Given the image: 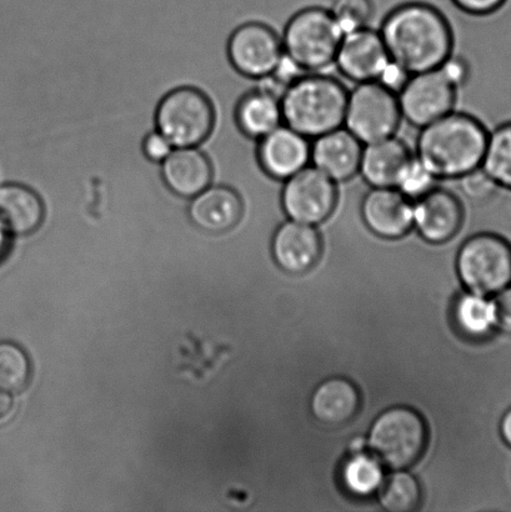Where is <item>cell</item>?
<instances>
[{
  "label": "cell",
  "mask_w": 511,
  "mask_h": 512,
  "mask_svg": "<svg viewBox=\"0 0 511 512\" xmlns=\"http://www.w3.org/2000/svg\"><path fill=\"white\" fill-rule=\"evenodd\" d=\"M310 150L312 140L283 123L258 140L255 158L267 177L283 183L310 165Z\"/></svg>",
  "instance_id": "13"
},
{
  "label": "cell",
  "mask_w": 511,
  "mask_h": 512,
  "mask_svg": "<svg viewBox=\"0 0 511 512\" xmlns=\"http://www.w3.org/2000/svg\"><path fill=\"white\" fill-rule=\"evenodd\" d=\"M188 217L195 227L210 234L230 232L242 222V194L229 184H212L189 200Z\"/></svg>",
  "instance_id": "16"
},
{
  "label": "cell",
  "mask_w": 511,
  "mask_h": 512,
  "mask_svg": "<svg viewBox=\"0 0 511 512\" xmlns=\"http://www.w3.org/2000/svg\"><path fill=\"white\" fill-rule=\"evenodd\" d=\"M507 2L508 0H452L455 7L475 17H485L498 12Z\"/></svg>",
  "instance_id": "33"
},
{
  "label": "cell",
  "mask_w": 511,
  "mask_h": 512,
  "mask_svg": "<svg viewBox=\"0 0 511 512\" xmlns=\"http://www.w3.org/2000/svg\"><path fill=\"white\" fill-rule=\"evenodd\" d=\"M402 122L398 93L382 83H358L348 93L344 128L363 144L395 137Z\"/></svg>",
  "instance_id": "7"
},
{
  "label": "cell",
  "mask_w": 511,
  "mask_h": 512,
  "mask_svg": "<svg viewBox=\"0 0 511 512\" xmlns=\"http://www.w3.org/2000/svg\"><path fill=\"white\" fill-rule=\"evenodd\" d=\"M272 252L283 270L292 274L307 273L322 256V237L314 225L288 220L275 230Z\"/></svg>",
  "instance_id": "19"
},
{
  "label": "cell",
  "mask_w": 511,
  "mask_h": 512,
  "mask_svg": "<svg viewBox=\"0 0 511 512\" xmlns=\"http://www.w3.org/2000/svg\"><path fill=\"white\" fill-rule=\"evenodd\" d=\"M413 155L408 145L395 137L364 144L359 174L370 188H395Z\"/></svg>",
  "instance_id": "21"
},
{
  "label": "cell",
  "mask_w": 511,
  "mask_h": 512,
  "mask_svg": "<svg viewBox=\"0 0 511 512\" xmlns=\"http://www.w3.org/2000/svg\"><path fill=\"white\" fill-rule=\"evenodd\" d=\"M13 398L8 391L0 390V420H3L12 413Z\"/></svg>",
  "instance_id": "37"
},
{
  "label": "cell",
  "mask_w": 511,
  "mask_h": 512,
  "mask_svg": "<svg viewBox=\"0 0 511 512\" xmlns=\"http://www.w3.org/2000/svg\"><path fill=\"white\" fill-rule=\"evenodd\" d=\"M348 93L344 84L330 75L305 73L280 97L283 123L310 140L342 128Z\"/></svg>",
  "instance_id": "3"
},
{
  "label": "cell",
  "mask_w": 511,
  "mask_h": 512,
  "mask_svg": "<svg viewBox=\"0 0 511 512\" xmlns=\"http://www.w3.org/2000/svg\"><path fill=\"white\" fill-rule=\"evenodd\" d=\"M482 169L500 189L511 192V122L489 132Z\"/></svg>",
  "instance_id": "26"
},
{
  "label": "cell",
  "mask_w": 511,
  "mask_h": 512,
  "mask_svg": "<svg viewBox=\"0 0 511 512\" xmlns=\"http://www.w3.org/2000/svg\"><path fill=\"white\" fill-rule=\"evenodd\" d=\"M10 235L12 234L9 233V230L5 228L2 220H0V258H2V255L5 252H7Z\"/></svg>",
  "instance_id": "39"
},
{
  "label": "cell",
  "mask_w": 511,
  "mask_h": 512,
  "mask_svg": "<svg viewBox=\"0 0 511 512\" xmlns=\"http://www.w3.org/2000/svg\"><path fill=\"white\" fill-rule=\"evenodd\" d=\"M340 478L349 494L357 498H369L382 488L385 480L383 463L374 454L365 451L353 453L345 461Z\"/></svg>",
  "instance_id": "25"
},
{
  "label": "cell",
  "mask_w": 511,
  "mask_h": 512,
  "mask_svg": "<svg viewBox=\"0 0 511 512\" xmlns=\"http://www.w3.org/2000/svg\"><path fill=\"white\" fill-rule=\"evenodd\" d=\"M30 364L19 346L2 341L0 343V390L18 393L28 384Z\"/></svg>",
  "instance_id": "28"
},
{
  "label": "cell",
  "mask_w": 511,
  "mask_h": 512,
  "mask_svg": "<svg viewBox=\"0 0 511 512\" xmlns=\"http://www.w3.org/2000/svg\"><path fill=\"white\" fill-rule=\"evenodd\" d=\"M225 50L230 67L254 80L272 75L284 57L282 38L262 22L240 24L230 33Z\"/></svg>",
  "instance_id": "11"
},
{
  "label": "cell",
  "mask_w": 511,
  "mask_h": 512,
  "mask_svg": "<svg viewBox=\"0 0 511 512\" xmlns=\"http://www.w3.org/2000/svg\"><path fill=\"white\" fill-rule=\"evenodd\" d=\"M233 118L243 137L258 142L283 124L280 98L258 85L239 98Z\"/></svg>",
  "instance_id": "22"
},
{
  "label": "cell",
  "mask_w": 511,
  "mask_h": 512,
  "mask_svg": "<svg viewBox=\"0 0 511 512\" xmlns=\"http://www.w3.org/2000/svg\"><path fill=\"white\" fill-rule=\"evenodd\" d=\"M464 222V208L457 194L434 187L414 200V224L420 237L432 244H443L459 233Z\"/></svg>",
  "instance_id": "15"
},
{
  "label": "cell",
  "mask_w": 511,
  "mask_h": 512,
  "mask_svg": "<svg viewBox=\"0 0 511 512\" xmlns=\"http://www.w3.org/2000/svg\"><path fill=\"white\" fill-rule=\"evenodd\" d=\"M380 505L389 512H412L422 501V488L412 474L404 470L385 478L379 490Z\"/></svg>",
  "instance_id": "27"
},
{
  "label": "cell",
  "mask_w": 511,
  "mask_h": 512,
  "mask_svg": "<svg viewBox=\"0 0 511 512\" xmlns=\"http://www.w3.org/2000/svg\"><path fill=\"white\" fill-rule=\"evenodd\" d=\"M437 178L424 167L423 163L413 155L409 163L400 174L395 188L402 192L410 200H417L437 187Z\"/></svg>",
  "instance_id": "30"
},
{
  "label": "cell",
  "mask_w": 511,
  "mask_h": 512,
  "mask_svg": "<svg viewBox=\"0 0 511 512\" xmlns=\"http://www.w3.org/2000/svg\"><path fill=\"white\" fill-rule=\"evenodd\" d=\"M363 148L347 128H338L312 140L310 164L335 183H345L359 174Z\"/></svg>",
  "instance_id": "18"
},
{
  "label": "cell",
  "mask_w": 511,
  "mask_h": 512,
  "mask_svg": "<svg viewBox=\"0 0 511 512\" xmlns=\"http://www.w3.org/2000/svg\"><path fill=\"white\" fill-rule=\"evenodd\" d=\"M45 217L47 207L37 190L18 180L0 183V220L10 234L37 232Z\"/></svg>",
  "instance_id": "20"
},
{
  "label": "cell",
  "mask_w": 511,
  "mask_h": 512,
  "mask_svg": "<svg viewBox=\"0 0 511 512\" xmlns=\"http://www.w3.org/2000/svg\"><path fill=\"white\" fill-rule=\"evenodd\" d=\"M173 144L158 129H149L140 142V150L148 162L160 165L172 154Z\"/></svg>",
  "instance_id": "32"
},
{
  "label": "cell",
  "mask_w": 511,
  "mask_h": 512,
  "mask_svg": "<svg viewBox=\"0 0 511 512\" xmlns=\"http://www.w3.org/2000/svg\"><path fill=\"white\" fill-rule=\"evenodd\" d=\"M459 87L442 67L412 74L398 92L403 120L415 128L453 112Z\"/></svg>",
  "instance_id": "10"
},
{
  "label": "cell",
  "mask_w": 511,
  "mask_h": 512,
  "mask_svg": "<svg viewBox=\"0 0 511 512\" xmlns=\"http://www.w3.org/2000/svg\"><path fill=\"white\" fill-rule=\"evenodd\" d=\"M367 228L383 239L405 237L414 224V202L397 188H370L360 202Z\"/></svg>",
  "instance_id": "14"
},
{
  "label": "cell",
  "mask_w": 511,
  "mask_h": 512,
  "mask_svg": "<svg viewBox=\"0 0 511 512\" xmlns=\"http://www.w3.org/2000/svg\"><path fill=\"white\" fill-rule=\"evenodd\" d=\"M409 77L410 74L405 72V70L402 67H399L398 64H395L390 60L388 67L385 68L382 77L379 78L378 82L385 85V87L392 89L393 92L398 93Z\"/></svg>",
  "instance_id": "36"
},
{
  "label": "cell",
  "mask_w": 511,
  "mask_h": 512,
  "mask_svg": "<svg viewBox=\"0 0 511 512\" xmlns=\"http://www.w3.org/2000/svg\"><path fill=\"white\" fill-rule=\"evenodd\" d=\"M500 433H502L505 443L511 448V409L503 416L502 424H500Z\"/></svg>",
  "instance_id": "38"
},
{
  "label": "cell",
  "mask_w": 511,
  "mask_h": 512,
  "mask_svg": "<svg viewBox=\"0 0 511 512\" xmlns=\"http://www.w3.org/2000/svg\"><path fill=\"white\" fill-rule=\"evenodd\" d=\"M338 200V184L312 164L284 180L280 193V205L288 219L314 227L332 217Z\"/></svg>",
  "instance_id": "9"
},
{
  "label": "cell",
  "mask_w": 511,
  "mask_h": 512,
  "mask_svg": "<svg viewBox=\"0 0 511 512\" xmlns=\"http://www.w3.org/2000/svg\"><path fill=\"white\" fill-rule=\"evenodd\" d=\"M453 319L460 333L469 339H484L497 329L494 300L477 293L464 294L455 301Z\"/></svg>",
  "instance_id": "24"
},
{
  "label": "cell",
  "mask_w": 511,
  "mask_h": 512,
  "mask_svg": "<svg viewBox=\"0 0 511 512\" xmlns=\"http://www.w3.org/2000/svg\"><path fill=\"white\" fill-rule=\"evenodd\" d=\"M489 130L474 115L450 112L420 128L415 157L440 180H458L482 167Z\"/></svg>",
  "instance_id": "2"
},
{
  "label": "cell",
  "mask_w": 511,
  "mask_h": 512,
  "mask_svg": "<svg viewBox=\"0 0 511 512\" xmlns=\"http://www.w3.org/2000/svg\"><path fill=\"white\" fill-rule=\"evenodd\" d=\"M460 279L472 293L490 296L511 285V244L493 233L469 238L458 254Z\"/></svg>",
  "instance_id": "8"
},
{
  "label": "cell",
  "mask_w": 511,
  "mask_h": 512,
  "mask_svg": "<svg viewBox=\"0 0 511 512\" xmlns=\"http://www.w3.org/2000/svg\"><path fill=\"white\" fill-rule=\"evenodd\" d=\"M329 10L344 34H347L368 27L374 15V4L372 0H334Z\"/></svg>",
  "instance_id": "29"
},
{
  "label": "cell",
  "mask_w": 511,
  "mask_h": 512,
  "mask_svg": "<svg viewBox=\"0 0 511 512\" xmlns=\"http://www.w3.org/2000/svg\"><path fill=\"white\" fill-rule=\"evenodd\" d=\"M389 63L382 35L369 27L344 34L334 62L345 78L357 84L378 82Z\"/></svg>",
  "instance_id": "12"
},
{
  "label": "cell",
  "mask_w": 511,
  "mask_h": 512,
  "mask_svg": "<svg viewBox=\"0 0 511 512\" xmlns=\"http://www.w3.org/2000/svg\"><path fill=\"white\" fill-rule=\"evenodd\" d=\"M215 122L217 110L212 97L194 85L168 90L159 99L154 113L155 129L174 148L202 147L212 135Z\"/></svg>",
  "instance_id": "4"
},
{
  "label": "cell",
  "mask_w": 511,
  "mask_h": 512,
  "mask_svg": "<svg viewBox=\"0 0 511 512\" xmlns=\"http://www.w3.org/2000/svg\"><path fill=\"white\" fill-rule=\"evenodd\" d=\"M458 182L464 197L473 203L489 202L500 189L482 167L463 175Z\"/></svg>",
  "instance_id": "31"
},
{
  "label": "cell",
  "mask_w": 511,
  "mask_h": 512,
  "mask_svg": "<svg viewBox=\"0 0 511 512\" xmlns=\"http://www.w3.org/2000/svg\"><path fill=\"white\" fill-rule=\"evenodd\" d=\"M379 33L390 60L410 75L439 68L453 55L452 25L434 5H398L384 18Z\"/></svg>",
  "instance_id": "1"
},
{
  "label": "cell",
  "mask_w": 511,
  "mask_h": 512,
  "mask_svg": "<svg viewBox=\"0 0 511 512\" xmlns=\"http://www.w3.org/2000/svg\"><path fill=\"white\" fill-rule=\"evenodd\" d=\"M343 37L329 9L308 7L288 20L280 38L287 57L304 72L317 73L334 64Z\"/></svg>",
  "instance_id": "5"
},
{
  "label": "cell",
  "mask_w": 511,
  "mask_h": 512,
  "mask_svg": "<svg viewBox=\"0 0 511 512\" xmlns=\"http://www.w3.org/2000/svg\"><path fill=\"white\" fill-rule=\"evenodd\" d=\"M165 187L175 197L190 200L214 183L212 160L202 148H175L159 165Z\"/></svg>",
  "instance_id": "17"
},
{
  "label": "cell",
  "mask_w": 511,
  "mask_h": 512,
  "mask_svg": "<svg viewBox=\"0 0 511 512\" xmlns=\"http://www.w3.org/2000/svg\"><path fill=\"white\" fill-rule=\"evenodd\" d=\"M427 441L428 430L422 416L407 406H395L374 421L368 445L388 468L404 470L422 458Z\"/></svg>",
  "instance_id": "6"
},
{
  "label": "cell",
  "mask_w": 511,
  "mask_h": 512,
  "mask_svg": "<svg viewBox=\"0 0 511 512\" xmlns=\"http://www.w3.org/2000/svg\"><path fill=\"white\" fill-rule=\"evenodd\" d=\"M310 408L315 419L320 423L332 426L347 424L358 414L359 390L348 379L325 380L315 389Z\"/></svg>",
  "instance_id": "23"
},
{
  "label": "cell",
  "mask_w": 511,
  "mask_h": 512,
  "mask_svg": "<svg viewBox=\"0 0 511 512\" xmlns=\"http://www.w3.org/2000/svg\"><path fill=\"white\" fill-rule=\"evenodd\" d=\"M440 67L445 70V73L449 75L450 79H452L459 88L464 87L465 83L468 82L470 67L469 63L464 58L452 55V57L445 60Z\"/></svg>",
  "instance_id": "35"
},
{
  "label": "cell",
  "mask_w": 511,
  "mask_h": 512,
  "mask_svg": "<svg viewBox=\"0 0 511 512\" xmlns=\"http://www.w3.org/2000/svg\"><path fill=\"white\" fill-rule=\"evenodd\" d=\"M497 329L511 335V285L500 291L494 299Z\"/></svg>",
  "instance_id": "34"
}]
</instances>
